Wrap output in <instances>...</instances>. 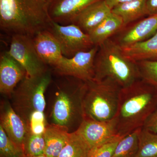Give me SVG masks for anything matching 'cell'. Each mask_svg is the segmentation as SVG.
I'll list each match as a JSON object with an SVG mask.
<instances>
[{
  "mask_svg": "<svg viewBox=\"0 0 157 157\" xmlns=\"http://www.w3.org/2000/svg\"><path fill=\"white\" fill-rule=\"evenodd\" d=\"M157 109V90L143 79L121 89L114 117L117 135L124 137L142 128Z\"/></svg>",
  "mask_w": 157,
  "mask_h": 157,
  "instance_id": "obj_1",
  "label": "cell"
},
{
  "mask_svg": "<svg viewBox=\"0 0 157 157\" xmlns=\"http://www.w3.org/2000/svg\"><path fill=\"white\" fill-rule=\"evenodd\" d=\"M45 0H0V28L11 35L33 37L51 21Z\"/></svg>",
  "mask_w": 157,
  "mask_h": 157,
  "instance_id": "obj_2",
  "label": "cell"
},
{
  "mask_svg": "<svg viewBox=\"0 0 157 157\" xmlns=\"http://www.w3.org/2000/svg\"><path fill=\"white\" fill-rule=\"evenodd\" d=\"M94 65V80L108 79L121 88L140 79L136 62L128 58L120 45L110 39L99 45Z\"/></svg>",
  "mask_w": 157,
  "mask_h": 157,
  "instance_id": "obj_3",
  "label": "cell"
},
{
  "mask_svg": "<svg viewBox=\"0 0 157 157\" xmlns=\"http://www.w3.org/2000/svg\"><path fill=\"white\" fill-rule=\"evenodd\" d=\"M121 89L108 79L83 82L80 94L82 119L104 121L114 118Z\"/></svg>",
  "mask_w": 157,
  "mask_h": 157,
  "instance_id": "obj_4",
  "label": "cell"
},
{
  "mask_svg": "<svg viewBox=\"0 0 157 157\" xmlns=\"http://www.w3.org/2000/svg\"><path fill=\"white\" fill-rule=\"evenodd\" d=\"M51 73L47 70L41 75L29 77L26 76L14 90L15 102L20 111L28 121L31 116L44 113L45 105V91L50 84Z\"/></svg>",
  "mask_w": 157,
  "mask_h": 157,
  "instance_id": "obj_5",
  "label": "cell"
},
{
  "mask_svg": "<svg viewBox=\"0 0 157 157\" xmlns=\"http://www.w3.org/2000/svg\"><path fill=\"white\" fill-rule=\"evenodd\" d=\"M83 82L74 88V85L68 83L56 93L52 113L53 124L68 129L77 113L82 115L80 94Z\"/></svg>",
  "mask_w": 157,
  "mask_h": 157,
  "instance_id": "obj_6",
  "label": "cell"
},
{
  "mask_svg": "<svg viewBox=\"0 0 157 157\" xmlns=\"http://www.w3.org/2000/svg\"><path fill=\"white\" fill-rule=\"evenodd\" d=\"M47 29L57 40L62 54L66 57H72L94 46L89 36L73 24L62 25L51 21Z\"/></svg>",
  "mask_w": 157,
  "mask_h": 157,
  "instance_id": "obj_7",
  "label": "cell"
},
{
  "mask_svg": "<svg viewBox=\"0 0 157 157\" xmlns=\"http://www.w3.org/2000/svg\"><path fill=\"white\" fill-rule=\"evenodd\" d=\"M7 52L25 70L29 77L41 75L47 70V65L39 56L33 37L24 35L11 36L10 48Z\"/></svg>",
  "mask_w": 157,
  "mask_h": 157,
  "instance_id": "obj_8",
  "label": "cell"
},
{
  "mask_svg": "<svg viewBox=\"0 0 157 157\" xmlns=\"http://www.w3.org/2000/svg\"><path fill=\"white\" fill-rule=\"evenodd\" d=\"M98 49L99 46H94L72 57L63 56L53 68L61 76H71L84 82L91 81L94 78L95 59Z\"/></svg>",
  "mask_w": 157,
  "mask_h": 157,
  "instance_id": "obj_9",
  "label": "cell"
},
{
  "mask_svg": "<svg viewBox=\"0 0 157 157\" xmlns=\"http://www.w3.org/2000/svg\"><path fill=\"white\" fill-rule=\"evenodd\" d=\"M76 131L83 137L91 149L107 143L119 136L115 118L104 121L83 119Z\"/></svg>",
  "mask_w": 157,
  "mask_h": 157,
  "instance_id": "obj_10",
  "label": "cell"
},
{
  "mask_svg": "<svg viewBox=\"0 0 157 157\" xmlns=\"http://www.w3.org/2000/svg\"><path fill=\"white\" fill-rule=\"evenodd\" d=\"M100 0H52L48 3V12L52 21L62 25L72 24L83 9Z\"/></svg>",
  "mask_w": 157,
  "mask_h": 157,
  "instance_id": "obj_11",
  "label": "cell"
},
{
  "mask_svg": "<svg viewBox=\"0 0 157 157\" xmlns=\"http://www.w3.org/2000/svg\"><path fill=\"white\" fill-rule=\"evenodd\" d=\"M26 76L22 66L7 52L0 57V92L12 94L18 83Z\"/></svg>",
  "mask_w": 157,
  "mask_h": 157,
  "instance_id": "obj_12",
  "label": "cell"
},
{
  "mask_svg": "<svg viewBox=\"0 0 157 157\" xmlns=\"http://www.w3.org/2000/svg\"><path fill=\"white\" fill-rule=\"evenodd\" d=\"M0 126L12 141L23 148L29 131L25 121L9 103H5L2 107Z\"/></svg>",
  "mask_w": 157,
  "mask_h": 157,
  "instance_id": "obj_13",
  "label": "cell"
},
{
  "mask_svg": "<svg viewBox=\"0 0 157 157\" xmlns=\"http://www.w3.org/2000/svg\"><path fill=\"white\" fill-rule=\"evenodd\" d=\"M157 32V14L148 16L132 25L120 35L117 42L121 47L143 42Z\"/></svg>",
  "mask_w": 157,
  "mask_h": 157,
  "instance_id": "obj_14",
  "label": "cell"
},
{
  "mask_svg": "<svg viewBox=\"0 0 157 157\" xmlns=\"http://www.w3.org/2000/svg\"><path fill=\"white\" fill-rule=\"evenodd\" d=\"M33 40L37 53L46 65L53 67L63 57L57 40L48 29L37 33Z\"/></svg>",
  "mask_w": 157,
  "mask_h": 157,
  "instance_id": "obj_15",
  "label": "cell"
},
{
  "mask_svg": "<svg viewBox=\"0 0 157 157\" xmlns=\"http://www.w3.org/2000/svg\"><path fill=\"white\" fill-rule=\"evenodd\" d=\"M111 13L104 0H100L87 6L73 19L72 24L78 26L87 33Z\"/></svg>",
  "mask_w": 157,
  "mask_h": 157,
  "instance_id": "obj_16",
  "label": "cell"
},
{
  "mask_svg": "<svg viewBox=\"0 0 157 157\" xmlns=\"http://www.w3.org/2000/svg\"><path fill=\"white\" fill-rule=\"evenodd\" d=\"M70 133L67 128L54 124L46 127L43 134L45 140L44 154L48 157H58L67 142Z\"/></svg>",
  "mask_w": 157,
  "mask_h": 157,
  "instance_id": "obj_17",
  "label": "cell"
},
{
  "mask_svg": "<svg viewBox=\"0 0 157 157\" xmlns=\"http://www.w3.org/2000/svg\"><path fill=\"white\" fill-rule=\"evenodd\" d=\"M121 47L124 55L133 61H157V32L145 41Z\"/></svg>",
  "mask_w": 157,
  "mask_h": 157,
  "instance_id": "obj_18",
  "label": "cell"
},
{
  "mask_svg": "<svg viewBox=\"0 0 157 157\" xmlns=\"http://www.w3.org/2000/svg\"><path fill=\"white\" fill-rule=\"evenodd\" d=\"M124 27L121 17L112 12L97 26L87 33L94 46H99Z\"/></svg>",
  "mask_w": 157,
  "mask_h": 157,
  "instance_id": "obj_19",
  "label": "cell"
},
{
  "mask_svg": "<svg viewBox=\"0 0 157 157\" xmlns=\"http://www.w3.org/2000/svg\"><path fill=\"white\" fill-rule=\"evenodd\" d=\"M111 12L122 19L124 25L147 15L146 0H132L119 4L111 9Z\"/></svg>",
  "mask_w": 157,
  "mask_h": 157,
  "instance_id": "obj_20",
  "label": "cell"
},
{
  "mask_svg": "<svg viewBox=\"0 0 157 157\" xmlns=\"http://www.w3.org/2000/svg\"><path fill=\"white\" fill-rule=\"evenodd\" d=\"M91 148L77 131L70 133L67 142L58 157H88Z\"/></svg>",
  "mask_w": 157,
  "mask_h": 157,
  "instance_id": "obj_21",
  "label": "cell"
},
{
  "mask_svg": "<svg viewBox=\"0 0 157 157\" xmlns=\"http://www.w3.org/2000/svg\"><path fill=\"white\" fill-rule=\"evenodd\" d=\"M138 143L135 157H157V134L142 128L138 134Z\"/></svg>",
  "mask_w": 157,
  "mask_h": 157,
  "instance_id": "obj_22",
  "label": "cell"
},
{
  "mask_svg": "<svg viewBox=\"0 0 157 157\" xmlns=\"http://www.w3.org/2000/svg\"><path fill=\"white\" fill-rule=\"evenodd\" d=\"M140 128L123 137L111 157H135L138 150V135Z\"/></svg>",
  "mask_w": 157,
  "mask_h": 157,
  "instance_id": "obj_23",
  "label": "cell"
},
{
  "mask_svg": "<svg viewBox=\"0 0 157 157\" xmlns=\"http://www.w3.org/2000/svg\"><path fill=\"white\" fill-rule=\"evenodd\" d=\"M25 156H34L44 154L45 140L44 135L29 132L26 137L23 145Z\"/></svg>",
  "mask_w": 157,
  "mask_h": 157,
  "instance_id": "obj_24",
  "label": "cell"
},
{
  "mask_svg": "<svg viewBox=\"0 0 157 157\" xmlns=\"http://www.w3.org/2000/svg\"><path fill=\"white\" fill-rule=\"evenodd\" d=\"M0 157H25L23 149L14 143L0 126Z\"/></svg>",
  "mask_w": 157,
  "mask_h": 157,
  "instance_id": "obj_25",
  "label": "cell"
},
{
  "mask_svg": "<svg viewBox=\"0 0 157 157\" xmlns=\"http://www.w3.org/2000/svg\"><path fill=\"white\" fill-rule=\"evenodd\" d=\"M140 78L157 90V61L136 62Z\"/></svg>",
  "mask_w": 157,
  "mask_h": 157,
  "instance_id": "obj_26",
  "label": "cell"
},
{
  "mask_svg": "<svg viewBox=\"0 0 157 157\" xmlns=\"http://www.w3.org/2000/svg\"><path fill=\"white\" fill-rule=\"evenodd\" d=\"M124 137L116 136L100 146L91 149L88 157H111L118 143Z\"/></svg>",
  "mask_w": 157,
  "mask_h": 157,
  "instance_id": "obj_27",
  "label": "cell"
},
{
  "mask_svg": "<svg viewBox=\"0 0 157 157\" xmlns=\"http://www.w3.org/2000/svg\"><path fill=\"white\" fill-rule=\"evenodd\" d=\"M142 128L157 134V109L149 117Z\"/></svg>",
  "mask_w": 157,
  "mask_h": 157,
  "instance_id": "obj_28",
  "label": "cell"
},
{
  "mask_svg": "<svg viewBox=\"0 0 157 157\" xmlns=\"http://www.w3.org/2000/svg\"><path fill=\"white\" fill-rule=\"evenodd\" d=\"M147 16L157 14V0H146Z\"/></svg>",
  "mask_w": 157,
  "mask_h": 157,
  "instance_id": "obj_29",
  "label": "cell"
},
{
  "mask_svg": "<svg viewBox=\"0 0 157 157\" xmlns=\"http://www.w3.org/2000/svg\"><path fill=\"white\" fill-rule=\"evenodd\" d=\"M107 3V6H109V8L112 9L113 7L126 2H129V1H132V0H104Z\"/></svg>",
  "mask_w": 157,
  "mask_h": 157,
  "instance_id": "obj_30",
  "label": "cell"
},
{
  "mask_svg": "<svg viewBox=\"0 0 157 157\" xmlns=\"http://www.w3.org/2000/svg\"><path fill=\"white\" fill-rule=\"evenodd\" d=\"M25 157H48L45 154L39 155L34 156H25Z\"/></svg>",
  "mask_w": 157,
  "mask_h": 157,
  "instance_id": "obj_31",
  "label": "cell"
},
{
  "mask_svg": "<svg viewBox=\"0 0 157 157\" xmlns=\"http://www.w3.org/2000/svg\"><path fill=\"white\" fill-rule=\"evenodd\" d=\"M45 1H46V2H47L48 3L49 2H50L51 1H52V0H45Z\"/></svg>",
  "mask_w": 157,
  "mask_h": 157,
  "instance_id": "obj_32",
  "label": "cell"
},
{
  "mask_svg": "<svg viewBox=\"0 0 157 157\" xmlns=\"http://www.w3.org/2000/svg\"></svg>",
  "mask_w": 157,
  "mask_h": 157,
  "instance_id": "obj_33",
  "label": "cell"
}]
</instances>
